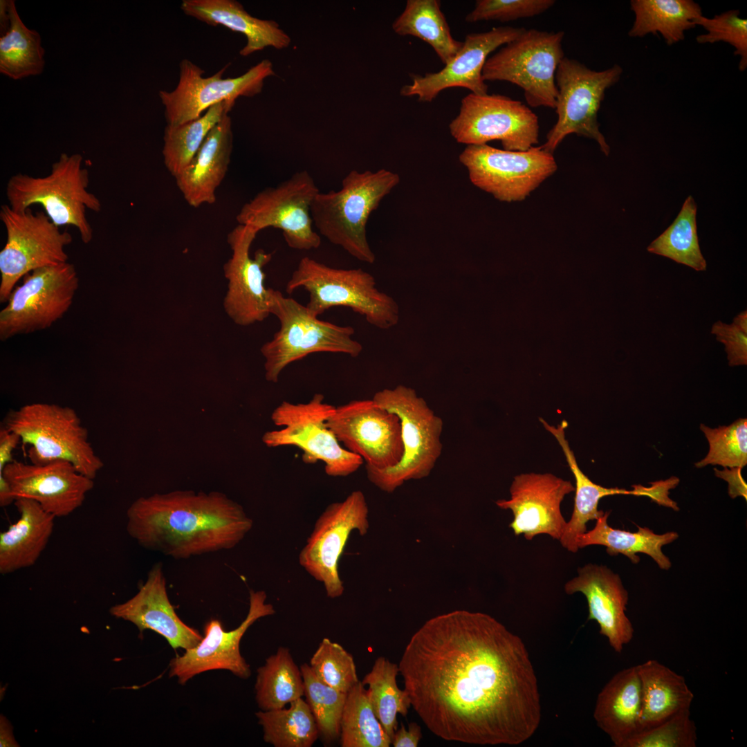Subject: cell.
<instances>
[{"instance_id": "obj_17", "label": "cell", "mask_w": 747, "mask_h": 747, "mask_svg": "<svg viewBox=\"0 0 747 747\" xmlns=\"http://www.w3.org/2000/svg\"><path fill=\"white\" fill-rule=\"evenodd\" d=\"M369 508L364 493L351 492L343 501L326 506L316 519L305 545L298 555L299 565L315 580L323 584L330 598L344 591L339 574V560L352 531L362 536L369 528Z\"/></svg>"}, {"instance_id": "obj_30", "label": "cell", "mask_w": 747, "mask_h": 747, "mask_svg": "<svg viewBox=\"0 0 747 747\" xmlns=\"http://www.w3.org/2000/svg\"><path fill=\"white\" fill-rule=\"evenodd\" d=\"M19 517L0 534V573L7 575L33 566L53 534L55 517L35 501L18 498L14 502Z\"/></svg>"}, {"instance_id": "obj_15", "label": "cell", "mask_w": 747, "mask_h": 747, "mask_svg": "<svg viewBox=\"0 0 747 747\" xmlns=\"http://www.w3.org/2000/svg\"><path fill=\"white\" fill-rule=\"evenodd\" d=\"M78 286L75 267L68 262L26 275L0 312V339L51 326L68 311Z\"/></svg>"}, {"instance_id": "obj_3", "label": "cell", "mask_w": 747, "mask_h": 747, "mask_svg": "<svg viewBox=\"0 0 747 747\" xmlns=\"http://www.w3.org/2000/svg\"><path fill=\"white\" fill-rule=\"evenodd\" d=\"M399 183V175L386 169H353L342 179L340 190L317 193L311 206L313 225L320 235L352 257L374 264L376 256L367 241V223Z\"/></svg>"}, {"instance_id": "obj_31", "label": "cell", "mask_w": 747, "mask_h": 747, "mask_svg": "<svg viewBox=\"0 0 747 747\" xmlns=\"http://www.w3.org/2000/svg\"><path fill=\"white\" fill-rule=\"evenodd\" d=\"M641 685L637 667L625 668L605 684L599 692L593 718L616 747H625L639 732Z\"/></svg>"}, {"instance_id": "obj_48", "label": "cell", "mask_w": 747, "mask_h": 747, "mask_svg": "<svg viewBox=\"0 0 747 747\" xmlns=\"http://www.w3.org/2000/svg\"><path fill=\"white\" fill-rule=\"evenodd\" d=\"M555 3L554 0H478L465 21L507 22L528 18L546 12Z\"/></svg>"}, {"instance_id": "obj_27", "label": "cell", "mask_w": 747, "mask_h": 747, "mask_svg": "<svg viewBox=\"0 0 747 747\" xmlns=\"http://www.w3.org/2000/svg\"><path fill=\"white\" fill-rule=\"evenodd\" d=\"M540 422L557 441L561 446L568 465L572 472L575 481V498L573 510L570 519L566 522L564 531L560 539L562 546L568 551L576 553L579 550L575 544L577 537L587 531V523L596 520L605 512L598 508L599 501L604 497L615 495H645L657 504H662L666 497V488L661 481L652 483L651 487L634 486L632 490L618 488H605L593 482L580 470L573 450L565 437L567 422L563 421L556 427L549 425L540 418Z\"/></svg>"}, {"instance_id": "obj_39", "label": "cell", "mask_w": 747, "mask_h": 747, "mask_svg": "<svg viewBox=\"0 0 747 747\" xmlns=\"http://www.w3.org/2000/svg\"><path fill=\"white\" fill-rule=\"evenodd\" d=\"M255 715L262 727L264 740L275 747H311L318 737L315 719L302 697L287 708L260 710Z\"/></svg>"}, {"instance_id": "obj_16", "label": "cell", "mask_w": 747, "mask_h": 747, "mask_svg": "<svg viewBox=\"0 0 747 747\" xmlns=\"http://www.w3.org/2000/svg\"><path fill=\"white\" fill-rule=\"evenodd\" d=\"M319 192L308 171L297 172L246 202L237 214V221L258 232L268 227L278 228L293 249H316L321 245V237L313 228L311 206Z\"/></svg>"}, {"instance_id": "obj_55", "label": "cell", "mask_w": 747, "mask_h": 747, "mask_svg": "<svg viewBox=\"0 0 747 747\" xmlns=\"http://www.w3.org/2000/svg\"><path fill=\"white\" fill-rule=\"evenodd\" d=\"M739 330L745 333H747V311L746 310L741 311L737 315L732 323Z\"/></svg>"}, {"instance_id": "obj_41", "label": "cell", "mask_w": 747, "mask_h": 747, "mask_svg": "<svg viewBox=\"0 0 747 747\" xmlns=\"http://www.w3.org/2000/svg\"><path fill=\"white\" fill-rule=\"evenodd\" d=\"M697 210L694 199L689 196L674 222L647 246V251L697 271L706 270L707 264L697 235Z\"/></svg>"}, {"instance_id": "obj_34", "label": "cell", "mask_w": 747, "mask_h": 747, "mask_svg": "<svg viewBox=\"0 0 747 747\" xmlns=\"http://www.w3.org/2000/svg\"><path fill=\"white\" fill-rule=\"evenodd\" d=\"M630 5L635 19L629 36L660 34L670 46L684 39L685 33L703 15L700 6L692 0H632Z\"/></svg>"}, {"instance_id": "obj_25", "label": "cell", "mask_w": 747, "mask_h": 747, "mask_svg": "<svg viewBox=\"0 0 747 747\" xmlns=\"http://www.w3.org/2000/svg\"><path fill=\"white\" fill-rule=\"evenodd\" d=\"M568 595L582 593L587 600V620H595L599 633L606 637L617 653L632 640L634 627L625 614L629 600L620 576L604 565L587 564L578 569V575L566 582Z\"/></svg>"}, {"instance_id": "obj_32", "label": "cell", "mask_w": 747, "mask_h": 747, "mask_svg": "<svg viewBox=\"0 0 747 747\" xmlns=\"http://www.w3.org/2000/svg\"><path fill=\"white\" fill-rule=\"evenodd\" d=\"M636 667L641 685L639 731L690 708L694 694L683 676L654 659Z\"/></svg>"}, {"instance_id": "obj_20", "label": "cell", "mask_w": 747, "mask_h": 747, "mask_svg": "<svg viewBox=\"0 0 747 747\" xmlns=\"http://www.w3.org/2000/svg\"><path fill=\"white\" fill-rule=\"evenodd\" d=\"M259 232L249 225L238 224L228 235L232 256L223 265L228 290L223 308L237 325L247 326L264 321L270 315L271 290L264 285V267L272 253L258 249L251 257L250 249Z\"/></svg>"}, {"instance_id": "obj_40", "label": "cell", "mask_w": 747, "mask_h": 747, "mask_svg": "<svg viewBox=\"0 0 747 747\" xmlns=\"http://www.w3.org/2000/svg\"><path fill=\"white\" fill-rule=\"evenodd\" d=\"M398 674V665L384 656H380L361 681L364 685L368 686L366 690L368 699L376 717L391 739L398 728L397 714L406 717L411 707L405 690H400L397 685Z\"/></svg>"}, {"instance_id": "obj_29", "label": "cell", "mask_w": 747, "mask_h": 747, "mask_svg": "<svg viewBox=\"0 0 747 747\" xmlns=\"http://www.w3.org/2000/svg\"><path fill=\"white\" fill-rule=\"evenodd\" d=\"M181 9L186 15L209 26H223L242 33L246 44L239 51L241 56L270 46L283 49L290 43V37L276 21L252 17L235 0H183Z\"/></svg>"}, {"instance_id": "obj_44", "label": "cell", "mask_w": 747, "mask_h": 747, "mask_svg": "<svg viewBox=\"0 0 747 747\" xmlns=\"http://www.w3.org/2000/svg\"><path fill=\"white\" fill-rule=\"evenodd\" d=\"M710 450L707 456L695 463L697 468L719 465L725 468H740L747 464V420L739 418L728 426L712 429L701 424Z\"/></svg>"}, {"instance_id": "obj_10", "label": "cell", "mask_w": 747, "mask_h": 747, "mask_svg": "<svg viewBox=\"0 0 747 747\" xmlns=\"http://www.w3.org/2000/svg\"><path fill=\"white\" fill-rule=\"evenodd\" d=\"M622 73L618 64L596 71L564 56L555 73L557 120L541 147L553 154L567 136L575 133L594 140L608 156L610 147L600 131L598 113L606 90L619 81Z\"/></svg>"}, {"instance_id": "obj_4", "label": "cell", "mask_w": 747, "mask_h": 747, "mask_svg": "<svg viewBox=\"0 0 747 747\" xmlns=\"http://www.w3.org/2000/svg\"><path fill=\"white\" fill-rule=\"evenodd\" d=\"M82 162L80 154L62 153L46 176L21 173L12 175L6 187L8 205L15 210H24L40 205L57 226H73L82 242L90 243L93 230L87 219L86 210L98 212L102 204L88 190L89 171Z\"/></svg>"}, {"instance_id": "obj_13", "label": "cell", "mask_w": 747, "mask_h": 747, "mask_svg": "<svg viewBox=\"0 0 747 747\" xmlns=\"http://www.w3.org/2000/svg\"><path fill=\"white\" fill-rule=\"evenodd\" d=\"M449 129L457 142L467 145L500 140L505 150L526 151L539 142L537 116L521 101L499 94L465 96Z\"/></svg>"}, {"instance_id": "obj_8", "label": "cell", "mask_w": 747, "mask_h": 747, "mask_svg": "<svg viewBox=\"0 0 747 747\" xmlns=\"http://www.w3.org/2000/svg\"><path fill=\"white\" fill-rule=\"evenodd\" d=\"M270 311L280 327L261 347L268 382H277L288 365L314 353H339L355 358L362 351V344L352 338L353 327L321 320L306 306L273 288Z\"/></svg>"}, {"instance_id": "obj_50", "label": "cell", "mask_w": 747, "mask_h": 747, "mask_svg": "<svg viewBox=\"0 0 747 747\" xmlns=\"http://www.w3.org/2000/svg\"><path fill=\"white\" fill-rule=\"evenodd\" d=\"M421 738V728L418 723H409L407 729L401 723L394 734L391 744L394 747H416Z\"/></svg>"}, {"instance_id": "obj_6", "label": "cell", "mask_w": 747, "mask_h": 747, "mask_svg": "<svg viewBox=\"0 0 747 747\" xmlns=\"http://www.w3.org/2000/svg\"><path fill=\"white\" fill-rule=\"evenodd\" d=\"M302 288L309 295L306 307L318 317L334 306H345L380 329L396 326L400 317L398 303L376 287L374 277L362 268L328 266L302 257L286 286L288 294Z\"/></svg>"}, {"instance_id": "obj_33", "label": "cell", "mask_w": 747, "mask_h": 747, "mask_svg": "<svg viewBox=\"0 0 747 747\" xmlns=\"http://www.w3.org/2000/svg\"><path fill=\"white\" fill-rule=\"evenodd\" d=\"M610 513L609 510L605 512L596 520L593 528L577 537L575 544L578 549L591 545H602L606 547L609 555L622 554L634 564L640 562V557L636 553H642L650 556L661 569L668 570L671 567V562L663 553L662 547L678 539L676 532L656 534L651 529L641 526H638L636 532L615 529L607 522Z\"/></svg>"}, {"instance_id": "obj_14", "label": "cell", "mask_w": 747, "mask_h": 747, "mask_svg": "<svg viewBox=\"0 0 747 747\" xmlns=\"http://www.w3.org/2000/svg\"><path fill=\"white\" fill-rule=\"evenodd\" d=\"M459 160L474 186L507 203L524 200L557 168L553 155L541 146L509 151L467 145Z\"/></svg>"}, {"instance_id": "obj_1", "label": "cell", "mask_w": 747, "mask_h": 747, "mask_svg": "<svg viewBox=\"0 0 747 747\" xmlns=\"http://www.w3.org/2000/svg\"><path fill=\"white\" fill-rule=\"evenodd\" d=\"M411 707L450 741L519 745L541 721L538 682L522 639L494 617L454 610L427 620L398 664Z\"/></svg>"}, {"instance_id": "obj_26", "label": "cell", "mask_w": 747, "mask_h": 747, "mask_svg": "<svg viewBox=\"0 0 747 747\" xmlns=\"http://www.w3.org/2000/svg\"><path fill=\"white\" fill-rule=\"evenodd\" d=\"M109 612L133 623L140 632L145 629L156 632L174 649L192 648L203 638L198 630L186 625L176 614L168 598L166 578L160 562L151 567L135 596L112 606Z\"/></svg>"}, {"instance_id": "obj_28", "label": "cell", "mask_w": 747, "mask_h": 747, "mask_svg": "<svg viewBox=\"0 0 747 747\" xmlns=\"http://www.w3.org/2000/svg\"><path fill=\"white\" fill-rule=\"evenodd\" d=\"M233 146L228 115L210 131L199 149L174 178L187 203L194 208L216 201V191L227 173Z\"/></svg>"}, {"instance_id": "obj_46", "label": "cell", "mask_w": 747, "mask_h": 747, "mask_svg": "<svg viewBox=\"0 0 747 747\" xmlns=\"http://www.w3.org/2000/svg\"><path fill=\"white\" fill-rule=\"evenodd\" d=\"M697 740V728L688 709L651 728L639 731L625 747H694Z\"/></svg>"}, {"instance_id": "obj_37", "label": "cell", "mask_w": 747, "mask_h": 747, "mask_svg": "<svg viewBox=\"0 0 747 747\" xmlns=\"http://www.w3.org/2000/svg\"><path fill=\"white\" fill-rule=\"evenodd\" d=\"M255 699L261 710L283 708L304 696V682L300 668L290 650L280 647L257 669Z\"/></svg>"}, {"instance_id": "obj_36", "label": "cell", "mask_w": 747, "mask_h": 747, "mask_svg": "<svg viewBox=\"0 0 747 747\" xmlns=\"http://www.w3.org/2000/svg\"><path fill=\"white\" fill-rule=\"evenodd\" d=\"M8 3L10 26L0 37V72L15 80L39 75L45 65L41 36L24 24L15 1Z\"/></svg>"}, {"instance_id": "obj_53", "label": "cell", "mask_w": 747, "mask_h": 747, "mask_svg": "<svg viewBox=\"0 0 747 747\" xmlns=\"http://www.w3.org/2000/svg\"><path fill=\"white\" fill-rule=\"evenodd\" d=\"M15 501L11 489L6 479L0 476V506L6 507Z\"/></svg>"}, {"instance_id": "obj_21", "label": "cell", "mask_w": 747, "mask_h": 747, "mask_svg": "<svg viewBox=\"0 0 747 747\" xmlns=\"http://www.w3.org/2000/svg\"><path fill=\"white\" fill-rule=\"evenodd\" d=\"M266 599L264 591L250 590L248 614L233 630L225 631L217 619L208 621L200 643L171 661L169 676H176L182 685L196 675L214 670H225L243 679L249 678L251 671L240 653V642L257 620L275 613L273 605L266 602Z\"/></svg>"}, {"instance_id": "obj_51", "label": "cell", "mask_w": 747, "mask_h": 747, "mask_svg": "<svg viewBox=\"0 0 747 747\" xmlns=\"http://www.w3.org/2000/svg\"><path fill=\"white\" fill-rule=\"evenodd\" d=\"M21 442L20 436L15 432L4 427L0 430V472L7 464L12 462V452Z\"/></svg>"}, {"instance_id": "obj_11", "label": "cell", "mask_w": 747, "mask_h": 747, "mask_svg": "<svg viewBox=\"0 0 747 747\" xmlns=\"http://www.w3.org/2000/svg\"><path fill=\"white\" fill-rule=\"evenodd\" d=\"M335 407L315 394L306 403L283 401L271 414L275 425L282 429L266 432L264 443L269 448L293 445L302 450L306 463L322 461L330 477H347L356 472L363 459L343 448L329 428L327 420Z\"/></svg>"}, {"instance_id": "obj_24", "label": "cell", "mask_w": 747, "mask_h": 747, "mask_svg": "<svg viewBox=\"0 0 747 747\" xmlns=\"http://www.w3.org/2000/svg\"><path fill=\"white\" fill-rule=\"evenodd\" d=\"M524 28L501 26L467 35L461 49L445 67L436 73L414 75L412 82L400 90L404 97L416 95L421 102L432 101L441 91L452 87L469 89L472 93H488L482 71L490 53L518 38Z\"/></svg>"}, {"instance_id": "obj_35", "label": "cell", "mask_w": 747, "mask_h": 747, "mask_svg": "<svg viewBox=\"0 0 747 747\" xmlns=\"http://www.w3.org/2000/svg\"><path fill=\"white\" fill-rule=\"evenodd\" d=\"M401 36L411 35L429 44L447 64L461 49L463 42L454 39L437 0H408L403 12L392 24Z\"/></svg>"}, {"instance_id": "obj_49", "label": "cell", "mask_w": 747, "mask_h": 747, "mask_svg": "<svg viewBox=\"0 0 747 747\" xmlns=\"http://www.w3.org/2000/svg\"><path fill=\"white\" fill-rule=\"evenodd\" d=\"M711 333L724 344L730 366L747 365V333L719 320L712 325Z\"/></svg>"}, {"instance_id": "obj_9", "label": "cell", "mask_w": 747, "mask_h": 747, "mask_svg": "<svg viewBox=\"0 0 747 747\" xmlns=\"http://www.w3.org/2000/svg\"><path fill=\"white\" fill-rule=\"evenodd\" d=\"M564 36L562 30L526 29L487 59L483 79L514 84L524 91L528 106L555 109L558 93L555 73L564 57Z\"/></svg>"}, {"instance_id": "obj_18", "label": "cell", "mask_w": 747, "mask_h": 747, "mask_svg": "<svg viewBox=\"0 0 747 747\" xmlns=\"http://www.w3.org/2000/svg\"><path fill=\"white\" fill-rule=\"evenodd\" d=\"M228 65L210 77L187 59L179 64V79L172 91H160L165 107L167 125L176 126L198 119L211 107L239 97H253L261 93L265 79L275 75L273 64L263 59L237 77L223 78Z\"/></svg>"}, {"instance_id": "obj_12", "label": "cell", "mask_w": 747, "mask_h": 747, "mask_svg": "<svg viewBox=\"0 0 747 747\" xmlns=\"http://www.w3.org/2000/svg\"><path fill=\"white\" fill-rule=\"evenodd\" d=\"M0 219L6 242L0 252V302H8L16 284L32 271L68 262L71 234L61 231L43 211L15 210L3 204Z\"/></svg>"}, {"instance_id": "obj_54", "label": "cell", "mask_w": 747, "mask_h": 747, "mask_svg": "<svg viewBox=\"0 0 747 747\" xmlns=\"http://www.w3.org/2000/svg\"><path fill=\"white\" fill-rule=\"evenodd\" d=\"M0 24L1 33L3 35L8 30L10 26V11L8 0L0 1Z\"/></svg>"}, {"instance_id": "obj_45", "label": "cell", "mask_w": 747, "mask_h": 747, "mask_svg": "<svg viewBox=\"0 0 747 747\" xmlns=\"http://www.w3.org/2000/svg\"><path fill=\"white\" fill-rule=\"evenodd\" d=\"M309 666L321 681L344 693L360 681L353 656L327 638L320 643Z\"/></svg>"}, {"instance_id": "obj_42", "label": "cell", "mask_w": 747, "mask_h": 747, "mask_svg": "<svg viewBox=\"0 0 747 747\" xmlns=\"http://www.w3.org/2000/svg\"><path fill=\"white\" fill-rule=\"evenodd\" d=\"M342 747H389L391 739L376 717L359 681L347 694L340 721Z\"/></svg>"}, {"instance_id": "obj_2", "label": "cell", "mask_w": 747, "mask_h": 747, "mask_svg": "<svg viewBox=\"0 0 747 747\" xmlns=\"http://www.w3.org/2000/svg\"><path fill=\"white\" fill-rule=\"evenodd\" d=\"M252 526L243 507L219 492L156 493L138 498L127 511L131 538L175 559L231 549Z\"/></svg>"}, {"instance_id": "obj_52", "label": "cell", "mask_w": 747, "mask_h": 747, "mask_svg": "<svg viewBox=\"0 0 747 747\" xmlns=\"http://www.w3.org/2000/svg\"><path fill=\"white\" fill-rule=\"evenodd\" d=\"M740 468H732L731 470L719 471L714 469L716 475L723 478L729 483L728 492L732 498L737 496H743L746 499V483L741 475Z\"/></svg>"}, {"instance_id": "obj_5", "label": "cell", "mask_w": 747, "mask_h": 747, "mask_svg": "<svg viewBox=\"0 0 747 747\" xmlns=\"http://www.w3.org/2000/svg\"><path fill=\"white\" fill-rule=\"evenodd\" d=\"M372 399L400 419L403 455L394 466L378 470L365 466L369 481L380 490L391 493L409 480L430 475L440 457L443 422L425 399L410 387L399 385L384 389Z\"/></svg>"}, {"instance_id": "obj_7", "label": "cell", "mask_w": 747, "mask_h": 747, "mask_svg": "<svg viewBox=\"0 0 747 747\" xmlns=\"http://www.w3.org/2000/svg\"><path fill=\"white\" fill-rule=\"evenodd\" d=\"M3 427L28 445L30 463L55 460L71 463L84 476L94 479L104 466L89 440V432L76 411L55 403H34L10 410Z\"/></svg>"}, {"instance_id": "obj_38", "label": "cell", "mask_w": 747, "mask_h": 747, "mask_svg": "<svg viewBox=\"0 0 747 747\" xmlns=\"http://www.w3.org/2000/svg\"><path fill=\"white\" fill-rule=\"evenodd\" d=\"M225 100L209 108L198 119L179 125H167L163 135L164 164L175 177L192 160L210 131L234 107Z\"/></svg>"}, {"instance_id": "obj_43", "label": "cell", "mask_w": 747, "mask_h": 747, "mask_svg": "<svg viewBox=\"0 0 747 747\" xmlns=\"http://www.w3.org/2000/svg\"><path fill=\"white\" fill-rule=\"evenodd\" d=\"M300 670L305 701L315 719L319 735L325 741L332 742L340 735V721L347 693L324 683L309 665H302Z\"/></svg>"}, {"instance_id": "obj_47", "label": "cell", "mask_w": 747, "mask_h": 747, "mask_svg": "<svg viewBox=\"0 0 747 747\" xmlns=\"http://www.w3.org/2000/svg\"><path fill=\"white\" fill-rule=\"evenodd\" d=\"M706 30L696 39L699 44H713L724 42L735 48V55L740 57L739 68L747 67V20L739 16V11L732 10L716 15L712 18L703 15L696 21Z\"/></svg>"}, {"instance_id": "obj_22", "label": "cell", "mask_w": 747, "mask_h": 747, "mask_svg": "<svg viewBox=\"0 0 747 747\" xmlns=\"http://www.w3.org/2000/svg\"><path fill=\"white\" fill-rule=\"evenodd\" d=\"M17 499L35 501L55 517H66L83 504L93 488V479L81 474L69 461L43 464L13 460L0 472Z\"/></svg>"}, {"instance_id": "obj_23", "label": "cell", "mask_w": 747, "mask_h": 747, "mask_svg": "<svg viewBox=\"0 0 747 747\" xmlns=\"http://www.w3.org/2000/svg\"><path fill=\"white\" fill-rule=\"evenodd\" d=\"M574 490L569 481L553 474L522 473L514 477L510 499H499L496 505L512 511L513 519L509 527L515 535L523 534L526 540H532L546 534L560 540L566 524L561 504Z\"/></svg>"}, {"instance_id": "obj_19", "label": "cell", "mask_w": 747, "mask_h": 747, "mask_svg": "<svg viewBox=\"0 0 747 747\" xmlns=\"http://www.w3.org/2000/svg\"><path fill=\"white\" fill-rule=\"evenodd\" d=\"M329 428L365 466L382 470L396 465L403 455L399 418L371 399L353 400L335 407Z\"/></svg>"}]
</instances>
